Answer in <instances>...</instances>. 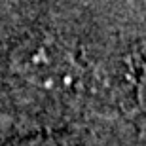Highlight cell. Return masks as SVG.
Segmentation results:
<instances>
[{
    "label": "cell",
    "mask_w": 146,
    "mask_h": 146,
    "mask_svg": "<svg viewBox=\"0 0 146 146\" xmlns=\"http://www.w3.org/2000/svg\"><path fill=\"white\" fill-rule=\"evenodd\" d=\"M139 101H141L142 110L146 112V63L141 68V78H139Z\"/></svg>",
    "instance_id": "6da1fadb"
},
{
    "label": "cell",
    "mask_w": 146,
    "mask_h": 146,
    "mask_svg": "<svg viewBox=\"0 0 146 146\" xmlns=\"http://www.w3.org/2000/svg\"><path fill=\"white\" fill-rule=\"evenodd\" d=\"M17 146H53L51 142H44V141H25V142H19Z\"/></svg>",
    "instance_id": "7a4b0ae2"
}]
</instances>
